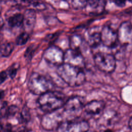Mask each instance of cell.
<instances>
[{
    "mask_svg": "<svg viewBox=\"0 0 132 132\" xmlns=\"http://www.w3.org/2000/svg\"><path fill=\"white\" fill-rule=\"evenodd\" d=\"M82 42L83 39L79 35H75L72 36L70 41L71 48L80 50V47L82 45Z\"/></svg>",
    "mask_w": 132,
    "mask_h": 132,
    "instance_id": "cell-18",
    "label": "cell"
},
{
    "mask_svg": "<svg viewBox=\"0 0 132 132\" xmlns=\"http://www.w3.org/2000/svg\"><path fill=\"white\" fill-rule=\"evenodd\" d=\"M64 63L82 69L85 67V59L80 51L71 48L64 52Z\"/></svg>",
    "mask_w": 132,
    "mask_h": 132,
    "instance_id": "cell-11",
    "label": "cell"
},
{
    "mask_svg": "<svg viewBox=\"0 0 132 132\" xmlns=\"http://www.w3.org/2000/svg\"><path fill=\"white\" fill-rule=\"evenodd\" d=\"M129 1H130L131 2H132V0H129Z\"/></svg>",
    "mask_w": 132,
    "mask_h": 132,
    "instance_id": "cell-38",
    "label": "cell"
},
{
    "mask_svg": "<svg viewBox=\"0 0 132 132\" xmlns=\"http://www.w3.org/2000/svg\"><path fill=\"white\" fill-rule=\"evenodd\" d=\"M101 43L105 46L114 48L118 45L117 31L109 25H105L101 30Z\"/></svg>",
    "mask_w": 132,
    "mask_h": 132,
    "instance_id": "cell-8",
    "label": "cell"
},
{
    "mask_svg": "<svg viewBox=\"0 0 132 132\" xmlns=\"http://www.w3.org/2000/svg\"><path fill=\"white\" fill-rule=\"evenodd\" d=\"M2 36L0 35V45H1V41H2Z\"/></svg>",
    "mask_w": 132,
    "mask_h": 132,
    "instance_id": "cell-36",
    "label": "cell"
},
{
    "mask_svg": "<svg viewBox=\"0 0 132 132\" xmlns=\"http://www.w3.org/2000/svg\"><path fill=\"white\" fill-rule=\"evenodd\" d=\"M3 126L0 123V132H3Z\"/></svg>",
    "mask_w": 132,
    "mask_h": 132,
    "instance_id": "cell-35",
    "label": "cell"
},
{
    "mask_svg": "<svg viewBox=\"0 0 132 132\" xmlns=\"http://www.w3.org/2000/svg\"><path fill=\"white\" fill-rule=\"evenodd\" d=\"M116 117V113L112 112L111 111L110 112L106 111L104 113V114L102 116V121H103V124H105L106 125H110L113 122V119Z\"/></svg>",
    "mask_w": 132,
    "mask_h": 132,
    "instance_id": "cell-20",
    "label": "cell"
},
{
    "mask_svg": "<svg viewBox=\"0 0 132 132\" xmlns=\"http://www.w3.org/2000/svg\"><path fill=\"white\" fill-rule=\"evenodd\" d=\"M62 116L56 111L45 113L42 117L41 124L43 129L46 130H53L57 128L62 122Z\"/></svg>",
    "mask_w": 132,
    "mask_h": 132,
    "instance_id": "cell-9",
    "label": "cell"
},
{
    "mask_svg": "<svg viewBox=\"0 0 132 132\" xmlns=\"http://www.w3.org/2000/svg\"><path fill=\"white\" fill-rule=\"evenodd\" d=\"M83 98L79 96H74L70 97L65 101L63 108V111L68 114L79 117L84 107Z\"/></svg>",
    "mask_w": 132,
    "mask_h": 132,
    "instance_id": "cell-6",
    "label": "cell"
},
{
    "mask_svg": "<svg viewBox=\"0 0 132 132\" xmlns=\"http://www.w3.org/2000/svg\"><path fill=\"white\" fill-rule=\"evenodd\" d=\"M19 68V64L15 63L10 66L7 70V72L9 76L11 78L13 79L15 76L18 72V70Z\"/></svg>",
    "mask_w": 132,
    "mask_h": 132,
    "instance_id": "cell-24",
    "label": "cell"
},
{
    "mask_svg": "<svg viewBox=\"0 0 132 132\" xmlns=\"http://www.w3.org/2000/svg\"><path fill=\"white\" fill-rule=\"evenodd\" d=\"M3 132H14L12 125L10 123H7L3 128Z\"/></svg>",
    "mask_w": 132,
    "mask_h": 132,
    "instance_id": "cell-29",
    "label": "cell"
},
{
    "mask_svg": "<svg viewBox=\"0 0 132 132\" xmlns=\"http://www.w3.org/2000/svg\"><path fill=\"white\" fill-rule=\"evenodd\" d=\"M101 30L96 27H93L87 30L85 33V39L91 47H96L101 43Z\"/></svg>",
    "mask_w": 132,
    "mask_h": 132,
    "instance_id": "cell-12",
    "label": "cell"
},
{
    "mask_svg": "<svg viewBox=\"0 0 132 132\" xmlns=\"http://www.w3.org/2000/svg\"><path fill=\"white\" fill-rule=\"evenodd\" d=\"M88 122L84 120L62 121L56 129L57 132H87L89 130Z\"/></svg>",
    "mask_w": 132,
    "mask_h": 132,
    "instance_id": "cell-5",
    "label": "cell"
},
{
    "mask_svg": "<svg viewBox=\"0 0 132 132\" xmlns=\"http://www.w3.org/2000/svg\"><path fill=\"white\" fill-rule=\"evenodd\" d=\"M29 38V34L24 31L20 34L16 38L15 43L18 45H23L25 44Z\"/></svg>",
    "mask_w": 132,
    "mask_h": 132,
    "instance_id": "cell-22",
    "label": "cell"
},
{
    "mask_svg": "<svg viewBox=\"0 0 132 132\" xmlns=\"http://www.w3.org/2000/svg\"><path fill=\"white\" fill-rule=\"evenodd\" d=\"M64 1H67V0H64Z\"/></svg>",
    "mask_w": 132,
    "mask_h": 132,
    "instance_id": "cell-39",
    "label": "cell"
},
{
    "mask_svg": "<svg viewBox=\"0 0 132 132\" xmlns=\"http://www.w3.org/2000/svg\"><path fill=\"white\" fill-rule=\"evenodd\" d=\"M104 132H113V131L112 130H111V129H106V130H104Z\"/></svg>",
    "mask_w": 132,
    "mask_h": 132,
    "instance_id": "cell-34",
    "label": "cell"
},
{
    "mask_svg": "<svg viewBox=\"0 0 132 132\" xmlns=\"http://www.w3.org/2000/svg\"><path fill=\"white\" fill-rule=\"evenodd\" d=\"M8 108V103L7 102H4L0 108V116L2 118H6L7 110Z\"/></svg>",
    "mask_w": 132,
    "mask_h": 132,
    "instance_id": "cell-27",
    "label": "cell"
},
{
    "mask_svg": "<svg viewBox=\"0 0 132 132\" xmlns=\"http://www.w3.org/2000/svg\"><path fill=\"white\" fill-rule=\"evenodd\" d=\"M107 0H88V4L95 12H102L105 7Z\"/></svg>",
    "mask_w": 132,
    "mask_h": 132,
    "instance_id": "cell-17",
    "label": "cell"
},
{
    "mask_svg": "<svg viewBox=\"0 0 132 132\" xmlns=\"http://www.w3.org/2000/svg\"><path fill=\"white\" fill-rule=\"evenodd\" d=\"M38 46L35 44H32L30 45L26 48L25 53H24V57L27 61H31L34 54L37 49Z\"/></svg>",
    "mask_w": 132,
    "mask_h": 132,
    "instance_id": "cell-21",
    "label": "cell"
},
{
    "mask_svg": "<svg viewBox=\"0 0 132 132\" xmlns=\"http://www.w3.org/2000/svg\"><path fill=\"white\" fill-rule=\"evenodd\" d=\"M23 22L22 26L25 32L29 34L31 32L35 25L36 14L33 9H27L23 14Z\"/></svg>",
    "mask_w": 132,
    "mask_h": 132,
    "instance_id": "cell-13",
    "label": "cell"
},
{
    "mask_svg": "<svg viewBox=\"0 0 132 132\" xmlns=\"http://www.w3.org/2000/svg\"><path fill=\"white\" fill-rule=\"evenodd\" d=\"M56 73L70 87L82 85L86 80V75L82 68L66 63L57 67Z\"/></svg>",
    "mask_w": 132,
    "mask_h": 132,
    "instance_id": "cell-1",
    "label": "cell"
},
{
    "mask_svg": "<svg viewBox=\"0 0 132 132\" xmlns=\"http://www.w3.org/2000/svg\"><path fill=\"white\" fill-rule=\"evenodd\" d=\"M118 39L119 43L123 46L132 43V24L130 22H122L118 30Z\"/></svg>",
    "mask_w": 132,
    "mask_h": 132,
    "instance_id": "cell-10",
    "label": "cell"
},
{
    "mask_svg": "<svg viewBox=\"0 0 132 132\" xmlns=\"http://www.w3.org/2000/svg\"><path fill=\"white\" fill-rule=\"evenodd\" d=\"M128 126L130 129L132 130V116L130 118L129 121H128Z\"/></svg>",
    "mask_w": 132,
    "mask_h": 132,
    "instance_id": "cell-32",
    "label": "cell"
},
{
    "mask_svg": "<svg viewBox=\"0 0 132 132\" xmlns=\"http://www.w3.org/2000/svg\"><path fill=\"white\" fill-rule=\"evenodd\" d=\"M30 130L25 127H20L16 131L14 132H29Z\"/></svg>",
    "mask_w": 132,
    "mask_h": 132,
    "instance_id": "cell-31",
    "label": "cell"
},
{
    "mask_svg": "<svg viewBox=\"0 0 132 132\" xmlns=\"http://www.w3.org/2000/svg\"><path fill=\"white\" fill-rule=\"evenodd\" d=\"M14 48V43L12 42H7L0 45V55L3 57H9Z\"/></svg>",
    "mask_w": 132,
    "mask_h": 132,
    "instance_id": "cell-16",
    "label": "cell"
},
{
    "mask_svg": "<svg viewBox=\"0 0 132 132\" xmlns=\"http://www.w3.org/2000/svg\"><path fill=\"white\" fill-rule=\"evenodd\" d=\"M105 107V104L103 101L93 100L85 104L84 109L89 114L96 115L102 112Z\"/></svg>",
    "mask_w": 132,
    "mask_h": 132,
    "instance_id": "cell-14",
    "label": "cell"
},
{
    "mask_svg": "<svg viewBox=\"0 0 132 132\" xmlns=\"http://www.w3.org/2000/svg\"><path fill=\"white\" fill-rule=\"evenodd\" d=\"M8 74L6 71H2L0 72V85L2 84L7 78Z\"/></svg>",
    "mask_w": 132,
    "mask_h": 132,
    "instance_id": "cell-28",
    "label": "cell"
},
{
    "mask_svg": "<svg viewBox=\"0 0 132 132\" xmlns=\"http://www.w3.org/2000/svg\"><path fill=\"white\" fill-rule=\"evenodd\" d=\"M31 119V113L29 108L26 105L24 106L20 112V120L23 123H28Z\"/></svg>",
    "mask_w": 132,
    "mask_h": 132,
    "instance_id": "cell-19",
    "label": "cell"
},
{
    "mask_svg": "<svg viewBox=\"0 0 132 132\" xmlns=\"http://www.w3.org/2000/svg\"><path fill=\"white\" fill-rule=\"evenodd\" d=\"M61 93L50 90L39 95L37 103L40 109L45 113L55 111L63 107L65 101Z\"/></svg>",
    "mask_w": 132,
    "mask_h": 132,
    "instance_id": "cell-2",
    "label": "cell"
},
{
    "mask_svg": "<svg viewBox=\"0 0 132 132\" xmlns=\"http://www.w3.org/2000/svg\"><path fill=\"white\" fill-rule=\"evenodd\" d=\"M23 14L21 13H15L8 19V25L12 27H18L22 26L23 22Z\"/></svg>",
    "mask_w": 132,
    "mask_h": 132,
    "instance_id": "cell-15",
    "label": "cell"
},
{
    "mask_svg": "<svg viewBox=\"0 0 132 132\" xmlns=\"http://www.w3.org/2000/svg\"><path fill=\"white\" fill-rule=\"evenodd\" d=\"M88 0H72V7L77 9L84 8L88 5Z\"/></svg>",
    "mask_w": 132,
    "mask_h": 132,
    "instance_id": "cell-23",
    "label": "cell"
},
{
    "mask_svg": "<svg viewBox=\"0 0 132 132\" xmlns=\"http://www.w3.org/2000/svg\"><path fill=\"white\" fill-rule=\"evenodd\" d=\"M64 52L55 45L48 47L44 52L43 58L50 64L54 66H59L64 63Z\"/></svg>",
    "mask_w": 132,
    "mask_h": 132,
    "instance_id": "cell-7",
    "label": "cell"
},
{
    "mask_svg": "<svg viewBox=\"0 0 132 132\" xmlns=\"http://www.w3.org/2000/svg\"><path fill=\"white\" fill-rule=\"evenodd\" d=\"M19 111V107L14 105L8 106L6 113V118H11L14 116Z\"/></svg>",
    "mask_w": 132,
    "mask_h": 132,
    "instance_id": "cell-25",
    "label": "cell"
},
{
    "mask_svg": "<svg viewBox=\"0 0 132 132\" xmlns=\"http://www.w3.org/2000/svg\"><path fill=\"white\" fill-rule=\"evenodd\" d=\"M87 132H95L94 131H92V130H89L88 131H87Z\"/></svg>",
    "mask_w": 132,
    "mask_h": 132,
    "instance_id": "cell-37",
    "label": "cell"
},
{
    "mask_svg": "<svg viewBox=\"0 0 132 132\" xmlns=\"http://www.w3.org/2000/svg\"><path fill=\"white\" fill-rule=\"evenodd\" d=\"M21 1L25 3H27L28 4H29L32 6L34 8H36L37 9H39V8H40L42 5V4H41L39 1V0H21Z\"/></svg>",
    "mask_w": 132,
    "mask_h": 132,
    "instance_id": "cell-26",
    "label": "cell"
},
{
    "mask_svg": "<svg viewBox=\"0 0 132 132\" xmlns=\"http://www.w3.org/2000/svg\"><path fill=\"white\" fill-rule=\"evenodd\" d=\"M94 62L99 70L106 73L113 72L116 66V58L114 55L109 53H96L94 56Z\"/></svg>",
    "mask_w": 132,
    "mask_h": 132,
    "instance_id": "cell-4",
    "label": "cell"
},
{
    "mask_svg": "<svg viewBox=\"0 0 132 132\" xmlns=\"http://www.w3.org/2000/svg\"><path fill=\"white\" fill-rule=\"evenodd\" d=\"M5 95V92L4 90H0V100L2 99Z\"/></svg>",
    "mask_w": 132,
    "mask_h": 132,
    "instance_id": "cell-33",
    "label": "cell"
},
{
    "mask_svg": "<svg viewBox=\"0 0 132 132\" xmlns=\"http://www.w3.org/2000/svg\"><path fill=\"white\" fill-rule=\"evenodd\" d=\"M113 2L119 7H123L126 3V0H113Z\"/></svg>",
    "mask_w": 132,
    "mask_h": 132,
    "instance_id": "cell-30",
    "label": "cell"
},
{
    "mask_svg": "<svg viewBox=\"0 0 132 132\" xmlns=\"http://www.w3.org/2000/svg\"><path fill=\"white\" fill-rule=\"evenodd\" d=\"M53 84L46 76L37 72H33L28 81L27 87L31 93L40 95L51 90Z\"/></svg>",
    "mask_w": 132,
    "mask_h": 132,
    "instance_id": "cell-3",
    "label": "cell"
}]
</instances>
